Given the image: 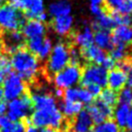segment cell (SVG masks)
I'll return each mask as SVG.
<instances>
[{
	"label": "cell",
	"instance_id": "26",
	"mask_svg": "<svg viewBox=\"0 0 132 132\" xmlns=\"http://www.w3.org/2000/svg\"><path fill=\"white\" fill-rule=\"evenodd\" d=\"M98 97V101H100L101 103H103L104 105H106V106L110 108L115 106L116 104L118 103V101H119L118 92L112 90L110 88H106V89L101 91V93H100Z\"/></svg>",
	"mask_w": 132,
	"mask_h": 132
},
{
	"label": "cell",
	"instance_id": "3",
	"mask_svg": "<svg viewBox=\"0 0 132 132\" xmlns=\"http://www.w3.org/2000/svg\"><path fill=\"white\" fill-rule=\"evenodd\" d=\"M70 62V47L64 42H57L53 46L52 52L47 58L46 71L54 76L65 68Z\"/></svg>",
	"mask_w": 132,
	"mask_h": 132
},
{
	"label": "cell",
	"instance_id": "31",
	"mask_svg": "<svg viewBox=\"0 0 132 132\" xmlns=\"http://www.w3.org/2000/svg\"><path fill=\"white\" fill-rule=\"evenodd\" d=\"M115 13L120 15H132V0H121Z\"/></svg>",
	"mask_w": 132,
	"mask_h": 132
},
{
	"label": "cell",
	"instance_id": "33",
	"mask_svg": "<svg viewBox=\"0 0 132 132\" xmlns=\"http://www.w3.org/2000/svg\"><path fill=\"white\" fill-rule=\"evenodd\" d=\"M116 65H117V62H116L111 56H106L105 60L103 61V63H102L101 66L103 67L104 69H106L107 71L108 70L111 71V70H113V69H115Z\"/></svg>",
	"mask_w": 132,
	"mask_h": 132
},
{
	"label": "cell",
	"instance_id": "29",
	"mask_svg": "<svg viewBox=\"0 0 132 132\" xmlns=\"http://www.w3.org/2000/svg\"><path fill=\"white\" fill-rule=\"evenodd\" d=\"M127 55V47H124V46H113V48L110 50V56L116 62H120L126 59Z\"/></svg>",
	"mask_w": 132,
	"mask_h": 132
},
{
	"label": "cell",
	"instance_id": "25",
	"mask_svg": "<svg viewBox=\"0 0 132 132\" xmlns=\"http://www.w3.org/2000/svg\"><path fill=\"white\" fill-rule=\"evenodd\" d=\"M129 108H130V106H128V105L119 104L116 107L115 111L113 112V116H114V119H115L114 121L118 124L119 127H125L126 126Z\"/></svg>",
	"mask_w": 132,
	"mask_h": 132
},
{
	"label": "cell",
	"instance_id": "24",
	"mask_svg": "<svg viewBox=\"0 0 132 132\" xmlns=\"http://www.w3.org/2000/svg\"><path fill=\"white\" fill-rule=\"evenodd\" d=\"M59 110H60L61 114L63 115V117L74 118V117L78 115L80 112L82 111V104L79 103V102L63 100L60 103Z\"/></svg>",
	"mask_w": 132,
	"mask_h": 132
},
{
	"label": "cell",
	"instance_id": "11",
	"mask_svg": "<svg viewBox=\"0 0 132 132\" xmlns=\"http://www.w3.org/2000/svg\"><path fill=\"white\" fill-rule=\"evenodd\" d=\"M21 32L22 33L24 39L27 40L45 37L47 33V26L43 21L37 20H29L21 26Z\"/></svg>",
	"mask_w": 132,
	"mask_h": 132
},
{
	"label": "cell",
	"instance_id": "30",
	"mask_svg": "<svg viewBox=\"0 0 132 132\" xmlns=\"http://www.w3.org/2000/svg\"><path fill=\"white\" fill-rule=\"evenodd\" d=\"M119 95V102L120 104H124L130 106L132 104V88L131 87H124L120 90Z\"/></svg>",
	"mask_w": 132,
	"mask_h": 132
},
{
	"label": "cell",
	"instance_id": "45",
	"mask_svg": "<svg viewBox=\"0 0 132 132\" xmlns=\"http://www.w3.org/2000/svg\"><path fill=\"white\" fill-rule=\"evenodd\" d=\"M130 132H132V128H131V129H130Z\"/></svg>",
	"mask_w": 132,
	"mask_h": 132
},
{
	"label": "cell",
	"instance_id": "9",
	"mask_svg": "<svg viewBox=\"0 0 132 132\" xmlns=\"http://www.w3.org/2000/svg\"><path fill=\"white\" fill-rule=\"evenodd\" d=\"M107 75L108 71L101 65L90 64L86 66L82 72L81 82L86 87L90 85H96L100 87H104L107 86Z\"/></svg>",
	"mask_w": 132,
	"mask_h": 132
},
{
	"label": "cell",
	"instance_id": "35",
	"mask_svg": "<svg viewBox=\"0 0 132 132\" xmlns=\"http://www.w3.org/2000/svg\"><path fill=\"white\" fill-rule=\"evenodd\" d=\"M90 13L92 16H94V18L100 16L102 13L104 12V10L101 8V6H98V5H90Z\"/></svg>",
	"mask_w": 132,
	"mask_h": 132
},
{
	"label": "cell",
	"instance_id": "8",
	"mask_svg": "<svg viewBox=\"0 0 132 132\" xmlns=\"http://www.w3.org/2000/svg\"><path fill=\"white\" fill-rule=\"evenodd\" d=\"M26 82L16 73L9 74L2 82V93L4 99L11 101L25 95Z\"/></svg>",
	"mask_w": 132,
	"mask_h": 132
},
{
	"label": "cell",
	"instance_id": "4",
	"mask_svg": "<svg viewBox=\"0 0 132 132\" xmlns=\"http://www.w3.org/2000/svg\"><path fill=\"white\" fill-rule=\"evenodd\" d=\"M25 22V16L23 13L15 8L11 4L0 5V29L6 31L19 30Z\"/></svg>",
	"mask_w": 132,
	"mask_h": 132
},
{
	"label": "cell",
	"instance_id": "12",
	"mask_svg": "<svg viewBox=\"0 0 132 132\" xmlns=\"http://www.w3.org/2000/svg\"><path fill=\"white\" fill-rule=\"evenodd\" d=\"M87 113L90 116L92 122L97 124L109 120L110 117L113 116V109L104 105L103 103H101L100 101L97 100L96 102L88 106Z\"/></svg>",
	"mask_w": 132,
	"mask_h": 132
},
{
	"label": "cell",
	"instance_id": "14",
	"mask_svg": "<svg viewBox=\"0 0 132 132\" xmlns=\"http://www.w3.org/2000/svg\"><path fill=\"white\" fill-rule=\"evenodd\" d=\"M74 26V18L68 16H57L52 21V28L59 36H66L72 31Z\"/></svg>",
	"mask_w": 132,
	"mask_h": 132
},
{
	"label": "cell",
	"instance_id": "7",
	"mask_svg": "<svg viewBox=\"0 0 132 132\" xmlns=\"http://www.w3.org/2000/svg\"><path fill=\"white\" fill-rule=\"evenodd\" d=\"M32 108L30 97L23 95L20 98L9 101L6 106V116L13 121H21L30 116Z\"/></svg>",
	"mask_w": 132,
	"mask_h": 132
},
{
	"label": "cell",
	"instance_id": "10",
	"mask_svg": "<svg viewBox=\"0 0 132 132\" xmlns=\"http://www.w3.org/2000/svg\"><path fill=\"white\" fill-rule=\"evenodd\" d=\"M53 46V41L47 37L27 40V49L39 60H45L49 57Z\"/></svg>",
	"mask_w": 132,
	"mask_h": 132
},
{
	"label": "cell",
	"instance_id": "16",
	"mask_svg": "<svg viewBox=\"0 0 132 132\" xmlns=\"http://www.w3.org/2000/svg\"><path fill=\"white\" fill-rule=\"evenodd\" d=\"M126 85V75L119 68L109 71L107 75V86L114 91H119L124 88Z\"/></svg>",
	"mask_w": 132,
	"mask_h": 132
},
{
	"label": "cell",
	"instance_id": "40",
	"mask_svg": "<svg viewBox=\"0 0 132 132\" xmlns=\"http://www.w3.org/2000/svg\"><path fill=\"white\" fill-rule=\"evenodd\" d=\"M25 132H39L37 127H35V126H33L32 124H30L27 126V128H25Z\"/></svg>",
	"mask_w": 132,
	"mask_h": 132
},
{
	"label": "cell",
	"instance_id": "17",
	"mask_svg": "<svg viewBox=\"0 0 132 132\" xmlns=\"http://www.w3.org/2000/svg\"><path fill=\"white\" fill-rule=\"evenodd\" d=\"M82 58L91 62L94 65H102L107 54H106V52L104 50L100 49V48L92 44L88 48L82 50Z\"/></svg>",
	"mask_w": 132,
	"mask_h": 132
},
{
	"label": "cell",
	"instance_id": "22",
	"mask_svg": "<svg viewBox=\"0 0 132 132\" xmlns=\"http://www.w3.org/2000/svg\"><path fill=\"white\" fill-rule=\"evenodd\" d=\"M93 45L102 50H111L113 48L112 35L110 31L95 30L93 32Z\"/></svg>",
	"mask_w": 132,
	"mask_h": 132
},
{
	"label": "cell",
	"instance_id": "2",
	"mask_svg": "<svg viewBox=\"0 0 132 132\" xmlns=\"http://www.w3.org/2000/svg\"><path fill=\"white\" fill-rule=\"evenodd\" d=\"M30 122L37 128H59L63 127L65 119L58 106L37 109L30 114Z\"/></svg>",
	"mask_w": 132,
	"mask_h": 132
},
{
	"label": "cell",
	"instance_id": "23",
	"mask_svg": "<svg viewBox=\"0 0 132 132\" xmlns=\"http://www.w3.org/2000/svg\"><path fill=\"white\" fill-rule=\"evenodd\" d=\"M0 132H25L21 121H13L7 116L0 115Z\"/></svg>",
	"mask_w": 132,
	"mask_h": 132
},
{
	"label": "cell",
	"instance_id": "13",
	"mask_svg": "<svg viewBox=\"0 0 132 132\" xmlns=\"http://www.w3.org/2000/svg\"><path fill=\"white\" fill-rule=\"evenodd\" d=\"M113 46H124L128 47L132 45V27L125 25H119L114 28L112 35Z\"/></svg>",
	"mask_w": 132,
	"mask_h": 132
},
{
	"label": "cell",
	"instance_id": "42",
	"mask_svg": "<svg viewBox=\"0 0 132 132\" xmlns=\"http://www.w3.org/2000/svg\"><path fill=\"white\" fill-rule=\"evenodd\" d=\"M89 1H90V5H98V6H100L105 0H89Z\"/></svg>",
	"mask_w": 132,
	"mask_h": 132
},
{
	"label": "cell",
	"instance_id": "1",
	"mask_svg": "<svg viewBox=\"0 0 132 132\" xmlns=\"http://www.w3.org/2000/svg\"><path fill=\"white\" fill-rule=\"evenodd\" d=\"M11 66L25 82H34L41 72V62L28 50L19 49L10 58Z\"/></svg>",
	"mask_w": 132,
	"mask_h": 132
},
{
	"label": "cell",
	"instance_id": "18",
	"mask_svg": "<svg viewBox=\"0 0 132 132\" xmlns=\"http://www.w3.org/2000/svg\"><path fill=\"white\" fill-rule=\"evenodd\" d=\"M23 43H24V37L22 33L19 30L10 31L3 38V44H5L6 50L11 54L18 51L19 49H21Z\"/></svg>",
	"mask_w": 132,
	"mask_h": 132
},
{
	"label": "cell",
	"instance_id": "43",
	"mask_svg": "<svg viewBox=\"0 0 132 132\" xmlns=\"http://www.w3.org/2000/svg\"><path fill=\"white\" fill-rule=\"evenodd\" d=\"M3 47V36H2V31L0 29V50Z\"/></svg>",
	"mask_w": 132,
	"mask_h": 132
},
{
	"label": "cell",
	"instance_id": "34",
	"mask_svg": "<svg viewBox=\"0 0 132 132\" xmlns=\"http://www.w3.org/2000/svg\"><path fill=\"white\" fill-rule=\"evenodd\" d=\"M87 90L89 92V94L92 96V98L94 97H97L100 95L101 91H102V87H100L99 86H96V85H90V86H87Z\"/></svg>",
	"mask_w": 132,
	"mask_h": 132
},
{
	"label": "cell",
	"instance_id": "15",
	"mask_svg": "<svg viewBox=\"0 0 132 132\" xmlns=\"http://www.w3.org/2000/svg\"><path fill=\"white\" fill-rule=\"evenodd\" d=\"M72 3L70 0H53L48 5V15L53 19L70 15Z\"/></svg>",
	"mask_w": 132,
	"mask_h": 132
},
{
	"label": "cell",
	"instance_id": "6",
	"mask_svg": "<svg viewBox=\"0 0 132 132\" xmlns=\"http://www.w3.org/2000/svg\"><path fill=\"white\" fill-rule=\"evenodd\" d=\"M82 70L78 65L68 64L65 68L53 76V82L56 88L65 90L74 87L81 82Z\"/></svg>",
	"mask_w": 132,
	"mask_h": 132
},
{
	"label": "cell",
	"instance_id": "32",
	"mask_svg": "<svg viewBox=\"0 0 132 132\" xmlns=\"http://www.w3.org/2000/svg\"><path fill=\"white\" fill-rule=\"evenodd\" d=\"M82 59V53H80L77 48H70V64L80 66Z\"/></svg>",
	"mask_w": 132,
	"mask_h": 132
},
{
	"label": "cell",
	"instance_id": "47",
	"mask_svg": "<svg viewBox=\"0 0 132 132\" xmlns=\"http://www.w3.org/2000/svg\"><path fill=\"white\" fill-rule=\"evenodd\" d=\"M123 132H125V131H123Z\"/></svg>",
	"mask_w": 132,
	"mask_h": 132
},
{
	"label": "cell",
	"instance_id": "28",
	"mask_svg": "<svg viewBox=\"0 0 132 132\" xmlns=\"http://www.w3.org/2000/svg\"><path fill=\"white\" fill-rule=\"evenodd\" d=\"M11 61L6 54H0V82L4 81L9 74H11Z\"/></svg>",
	"mask_w": 132,
	"mask_h": 132
},
{
	"label": "cell",
	"instance_id": "38",
	"mask_svg": "<svg viewBox=\"0 0 132 132\" xmlns=\"http://www.w3.org/2000/svg\"><path fill=\"white\" fill-rule=\"evenodd\" d=\"M125 75H126V85L128 87L132 88V67L125 73Z\"/></svg>",
	"mask_w": 132,
	"mask_h": 132
},
{
	"label": "cell",
	"instance_id": "21",
	"mask_svg": "<svg viewBox=\"0 0 132 132\" xmlns=\"http://www.w3.org/2000/svg\"><path fill=\"white\" fill-rule=\"evenodd\" d=\"M74 42L76 46L81 49H87L93 44V30L90 26L86 25L74 36Z\"/></svg>",
	"mask_w": 132,
	"mask_h": 132
},
{
	"label": "cell",
	"instance_id": "36",
	"mask_svg": "<svg viewBox=\"0 0 132 132\" xmlns=\"http://www.w3.org/2000/svg\"><path fill=\"white\" fill-rule=\"evenodd\" d=\"M120 1H121V0H106L108 7L111 8L112 10H114V12H115L116 10H117V8L119 7Z\"/></svg>",
	"mask_w": 132,
	"mask_h": 132
},
{
	"label": "cell",
	"instance_id": "46",
	"mask_svg": "<svg viewBox=\"0 0 132 132\" xmlns=\"http://www.w3.org/2000/svg\"><path fill=\"white\" fill-rule=\"evenodd\" d=\"M131 58H132V53H131ZM132 62V61H131Z\"/></svg>",
	"mask_w": 132,
	"mask_h": 132
},
{
	"label": "cell",
	"instance_id": "19",
	"mask_svg": "<svg viewBox=\"0 0 132 132\" xmlns=\"http://www.w3.org/2000/svg\"><path fill=\"white\" fill-rule=\"evenodd\" d=\"M117 27V22L114 18L113 13L103 12L100 16L95 18L94 21L92 22V30H106L110 31L112 29Z\"/></svg>",
	"mask_w": 132,
	"mask_h": 132
},
{
	"label": "cell",
	"instance_id": "20",
	"mask_svg": "<svg viewBox=\"0 0 132 132\" xmlns=\"http://www.w3.org/2000/svg\"><path fill=\"white\" fill-rule=\"evenodd\" d=\"M93 122L90 119V116L87 111L80 112L75 117V120L72 124L74 132H90L92 129Z\"/></svg>",
	"mask_w": 132,
	"mask_h": 132
},
{
	"label": "cell",
	"instance_id": "27",
	"mask_svg": "<svg viewBox=\"0 0 132 132\" xmlns=\"http://www.w3.org/2000/svg\"><path fill=\"white\" fill-rule=\"evenodd\" d=\"M91 132H120V127L116 123L114 120H107L94 125L92 127Z\"/></svg>",
	"mask_w": 132,
	"mask_h": 132
},
{
	"label": "cell",
	"instance_id": "44",
	"mask_svg": "<svg viewBox=\"0 0 132 132\" xmlns=\"http://www.w3.org/2000/svg\"><path fill=\"white\" fill-rule=\"evenodd\" d=\"M5 2H6V0H0V5H1V4H4Z\"/></svg>",
	"mask_w": 132,
	"mask_h": 132
},
{
	"label": "cell",
	"instance_id": "41",
	"mask_svg": "<svg viewBox=\"0 0 132 132\" xmlns=\"http://www.w3.org/2000/svg\"><path fill=\"white\" fill-rule=\"evenodd\" d=\"M39 132H61L59 129H55V128H42Z\"/></svg>",
	"mask_w": 132,
	"mask_h": 132
},
{
	"label": "cell",
	"instance_id": "39",
	"mask_svg": "<svg viewBox=\"0 0 132 132\" xmlns=\"http://www.w3.org/2000/svg\"><path fill=\"white\" fill-rule=\"evenodd\" d=\"M126 127L130 130L132 128V105L129 108V113L127 117V122H126Z\"/></svg>",
	"mask_w": 132,
	"mask_h": 132
},
{
	"label": "cell",
	"instance_id": "5",
	"mask_svg": "<svg viewBox=\"0 0 132 132\" xmlns=\"http://www.w3.org/2000/svg\"><path fill=\"white\" fill-rule=\"evenodd\" d=\"M10 4L21 13H24L23 15L30 20H37L43 22L48 20L44 0H10Z\"/></svg>",
	"mask_w": 132,
	"mask_h": 132
},
{
	"label": "cell",
	"instance_id": "37",
	"mask_svg": "<svg viewBox=\"0 0 132 132\" xmlns=\"http://www.w3.org/2000/svg\"><path fill=\"white\" fill-rule=\"evenodd\" d=\"M6 111V105L4 103V97L2 93V89L0 87V115H3V113Z\"/></svg>",
	"mask_w": 132,
	"mask_h": 132
}]
</instances>
